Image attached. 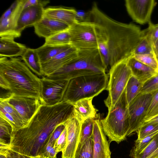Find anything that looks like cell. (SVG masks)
I'll return each instance as SVG.
<instances>
[{"label":"cell","instance_id":"36","mask_svg":"<svg viewBox=\"0 0 158 158\" xmlns=\"http://www.w3.org/2000/svg\"><path fill=\"white\" fill-rule=\"evenodd\" d=\"M0 110L7 113L16 119L18 121L25 124L27 127L28 125L25 123L15 109L6 101L0 100Z\"/></svg>","mask_w":158,"mask_h":158},{"label":"cell","instance_id":"48","mask_svg":"<svg viewBox=\"0 0 158 158\" xmlns=\"http://www.w3.org/2000/svg\"><path fill=\"white\" fill-rule=\"evenodd\" d=\"M145 122L151 123H158V115L149 120Z\"/></svg>","mask_w":158,"mask_h":158},{"label":"cell","instance_id":"27","mask_svg":"<svg viewBox=\"0 0 158 158\" xmlns=\"http://www.w3.org/2000/svg\"><path fill=\"white\" fill-rule=\"evenodd\" d=\"M71 37L69 28L45 39L44 44L53 45H71Z\"/></svg>","mask_w":158,"mask_h":158},{"label":"cell","instance_id":"9","mask_svg":"<svg viewBox=\"0 0 158 158\" xmlns=\"http://www.w3.org/2000/svg\"><path fill=\"white\" fill-rule=\"evenodd\" d=\"M152 98V93H140L128 105L130 125L127 136L136 131L144 122Z\"/></svg>","mask_w":158,"mask_h":158},{"label":"cell","instance_id":"28","mask_svg":"<svg viewBox=\"0 0 158 158\" xmlns=\"http://www.w3.org/2000/svg\"><path fill=\"white\" fill-rule=\"evenodd\" d=\"M136 46L133 53V56L145 54H154L153 48V43L149 37L144 33Z\"/></svg>","mask_w":158,"mask_h":158},{"label":"cell","instance_id":"37","mask_svg":"<svg viewBox=\"0 0 158 158\" xmlns=\"http://www.w3.org/2000/svg\"><path fill=\"white\" fill-rule=\"evenodd\" d=\"M158 89V74L145 82L140 93H151Z\"/></svg>","mask_w":158,"mask_h":158},{"label":"cell","instance_id":"45","mask_svg":"<svg viewBox=\"0 0 158 158\" xmlns=\"http://www.w3.org/2000/svg\"><path fill=\"white\" fill-rule=\"evenodd\" d=\"M153 52L158 61V39L152 44Z\"/></svg>","mask_w":158,"mask_h":158},{"label":"cell","instance_id":"13","mask_svg":"<svg viewBox=\"0 0 158 158\" xmlns=\"http://www.w3.org/2000/svg\"><path fill=\"white\" fill-rule=\"evenodd\" d=\"M82 123L74 115L66 122V143L62 152L61 158H74L79 142Z\"/></svg>","mask_w":158,"mask_h":158},{"label":"cell","instance_id":"43","mask_svg":"<svg viewBox=\"0 0 158 158\" xmlns=\"http://www.w3.org/2000/svg\"><path fill=\"white\" fill-rule=\"evenodd\" d=\"M20 0H17L15 1L2 15L0 19H5L12 14L16 9L19 5Z\"/></svg>","mask_w":158,"mask_h":158},{"label":"cell","instance_id":"34","mask_svg":"<svg viewBox=\"0 0 158 158\" xmlns=\"http://www.w3.org/2000/svg\"><path fill=\"white\" fill-rule=\"evenodd\" d=\"M133 56L138 60L158 72V61L154 54L136 55Z\"/></svg>","mask_w":158,"mask_h":158},{"label":"cell","instance_id":"1","mask_svg":"<svg viewBox=\"0 0 158 158\" xmlns=\"http://www.w3.org/2000/svg\"><path fill=\"white\" fill-rule=\"evenodd\" d=\"M74 115L73 105L67 102L42 105L27 127L12 131L10 148L29 157L44 156L55 128L66 123Z\"/></svg>","mask_w":158,"mask_h":158},{"label":"cell","instance_id":"22","mask_svg":"<svg viewBox=\"0 0 158 158\" xmlns=\"http://www.w3.org/2000/svg\"><path fill=\"white\" fill-rule=\"evenodd\" d=\"M93 98L81 99L73 104L75 117L80 122L89 118H95L97 110L92 103Z\"/></svg>","mask_w":158,"mask_h":158},{"label":"cell","instance_id":"6","mask_svg":"<svg viewBox=\"0 0 158 158\" xmlns=\"http://www.w3.org/2000/svg\"><path fill=\"white\" fill-rule=\"evenodd\" d=\"M109 76L106 73L85 75L69 81L63 101L73 105L84 98H93L106 90Z\"/></svg>","mask_w":158,"mask_h":158},{"label":"cell","instance_id":"8","mask_svg":"<svg viewBox=\"0 0 158 158\" xmlns=\"http://www.w3.org/2000/svg\"><path fill=\"white\" fill-rule=\"evenodd\" d=\"M71 44L78 51L98 48V34L92 22H77L69 27Z\"/></svg>","mask_w":158,"mask_h":158},{"label":"cell","instance_id":"49","mask_svg":"<svg viewBox=\"0 0 158 158\" xmlns=\"http://www.w3.org/2000/svg\"><path fill=\"white\" fill-rule=\"evenodd\" d=\"M30 158H50L48 157L45 156H34L30 157Z\"/></svg>","mask_w":158,"mask_h":158},{"label":"cell","instance_id":"21","mask_svg":"<svg viewBox=\"0 0 158 158\" xmlns=\"http://www.w3.org/2000/svg\"><path fill=\"white\" fill-rule=\"evenodd\" d=\"M24 0H20L15 10L7 17L0 19V37H7L15 38L19 37L15 29L19 15L23 9Z\"/></svg>","mask_w":158,"mask_h":158},{"label":"cell","instance_id":"3","mask_svg":"<svg viewBox=\"0 0 158 158\" xmlns=\"http://www.w3.org/2000/svg\"><path fill=\"white\" fill-rule=\"evenodd\" d=\"M22 60L21 57H0V76L8 84L12 95L40 99L41 79Z\"/></svg>","mask_w":158,"mask_h":158},{"label":"cell","instance_id":"2","mask_svg":"<svg viewBox=\"0 0 158 158\" xmlns=\"http://www.w3.org/2000/svg\"><path fill=\"white\" fill-rule=\"evenodd\" d=\"M89 12L90 21L94 24L98 40L105 41L108 46L110 69L117 63L132 56L143 35V30L133 23L112 19L100 10L95 2Z\"/></svg>","mask_w":158,"mask_h":158},{"label":"cell","instance_id":"16","mask_svg":"<svg viewBox=\"0 0 158 158\" xmlns=\"http://www.w3.org/2000/svg\"><path fill=\"white\" fill-rule=\"evenodd\" d=\"M35 33L45 39L69 29L67 24L61 21L48 18L44 15L34 26Z\"/></svg>","mask_w":158,"mask_h":158},{"label":"cell","instance_id":"5","mask_svg":"<svg viewBox=\"0 0 158 158\" xmlns=\"http://www.w3.org/2000/svg\"><path fill=\"white\" fill-rule=\"evenodd\" d=\"M128 106L125 89L114 106L108 109L106 117L100 120L110 143L114 141L118 144L126 139L130 125Z\"/></svg>","mask_w":158,"mask_h":158},{"label":"cell","instance_id":"42","mask_svg":"<svg viewBox=\"0 0 158 158\" xmlns=\"http://www.w3.org/2000/svg\"><path fill=\"white\" fill-rule=\"evenodd\" d=\"M49 2V1L39 0H24L23 9L32 6L41 5L45 6Z\"/></svg>","mask_w":158,"mask_h":158},{"label":"cell","instance_id":"38","mask_svg":"<svg viewBox=\"0 0 158 158\" xmlns=\"http://www.w3.org/2000/svg\"><path fill=\"white\" fill-rule=\"evenodd\" d=\"M149 37L152 43L158 39V24H154L151 23H148V27L143 30Z\"/></svg>","mask_w":158,"mask_h":158},{"label":"cell","instance_id":"12","mask_svg":"<svg viewBox=\"0 0 158 158\" xmlns=\"http://www.w3.org/2000/svg\"><path fill=\"white\" fill-rule=\"evenodd\" d=\"M17 110L22 118L28 125L29 122L43 105L40 99L31 97L11 95L4 99Z\"/></svg>","mask_w":158,"mask_h":158},{"label":"cell","instance_id":"23","mask_svg":"<svg viewBox=\"0 0 158 158\" xmlns=\"http://www.w3.org/2000/svg\"><path fill=\"white\" fill-rule=\"evenodd\" d=\"M72 46L71 45H53L44 44L36 49L41 64H42L50 60Z\"/></svg>","mask_w":158,"mask_h":158},{"label":"cell","instance_id":"47","mask_svg":"<svg viewBox=\"0 0 158 158\" xmlns=\"http://www.w3.org/2000/svg\"><path fill=\"white\" fill-rule=\"evenodd\" d=\"M147 158H158V148Z\"/></svg>","mask_w":158,"mask_h":158},{"label":"cell","instance_id":"24","mask_svg":"<svg viewBox=\"0 0 158 158\" xmlns=\"http://www.w3.org/2000/svg\"><path fill=\"white\" fill-rule=\"evenodd\" d=\"M21 57L28 67L36 75L41 77L44 76L42 71L41 64L36 49L27 48Z\"/></svg>","mask_w":158,"mask_h":158},{"label":"cell","instance_id":"26","mask_svg":"<svg viewBox=\"0 0 158 158\" xmlns=\"http://www.w3.org/2000/svg\"><path fill=\"white\" fill-rule=\"evenodd\" d=\"M143 84L132 75L129 79L125 88L126 99L128 105L141 92Z\"/></svg>","mask_w":158,"mask_h":158},{"label":"cell","instance_id":"10","mask_svg":"<svg viewBox=\"0 0 158 158\" xmlns=\"http://www.w3.org/2000/svg\"><path fill=\"white\" fill-rule=\"evenodd\" d=\"M41 79L40 101L42 105L53 106L63 101L69 81L53 80L45 76Z\"/></svg>","mask_w":158,"mask_h":158},{"label":"cell","instance_id":"39","mask_svg":"<svg viewBox=\"0 0 158 158\" xmlns=\"http://www.w3.org/2000/svg\"><path fill=\"white\" fill-rule=\"evenodd\" d=\"M66 138L67 129L65 127L54 145L58 153L62 152L64 149L66 143Z\"/></svg>","mask_w":158,"mask_h":158},{"label":"cell","instance_id":"35","mask_svg":"<svg viewBox=\"0 0 158 158\" xmlns=\"http://www.w3.org/2000/svg\"><path fill=\"white\" fill-rule=\"evenodd\" d=\"M98 45V48L102 56L106 70L108 69L110 70V54L107 44L105 41L99 40Z\"/></svg>","mask_w":158,"mask_h":158},{"label":"cell","instance_id":"7","mask_svg":"<svg viewBox=\"0 0 158 158\" xmlns=\"http://www.w3.org/2000/svg\"><path fill=\"white\" fill-rule=\"evenodd\" d=\"M127 60L117 63L109 71L110 77L106 89L108 91V95L104 101L108 109L114 106L118 101L132 75Z\"/></svg>","mask_w":158,"mask_h":158},{"label":"cell","instance_id":"11","mask_svg":"<svg viewBox=\"0 0 158 158\" xmlns=\"http://www.w3.org/2000/svg\"><path fill=\"white\" fill-rule=\"evenodd\" d=\"M157 3L154 0H126L127 11L134 21L144 24L151 22L152 12Z\"/></svg>","mask_w":158,"mask_h":158},{"label":"cell","instance_id":"31","mask_svg":"<svg viewBox=\"0 0 158 158\" xmlns=\"http://www.w3.org/2000/svg\"><path fill=\"white\" fill-rule=\"evenodd\" d=\"M152 93V98L144 122L158 115V89Z\"/></svg>","mask_w":158,"mask_h":158},{"label":"cell","instance_id":"46","mask_svg":"<svg viewBox=\"0 0 158 158\" xmlns=\"http://www.w3.org/2000/svg\"><path fill=\"white\" fill-rule=\"evenodd\" d=\"M57 153L56 149L53 146L49 151L48 156L50 158H57L56 155Z\"/></svg>","mask_w":158,"mask_h":158},{"label":"cell","instance_id":"19","mask_svg":"<svg viewBox=\"0 0 158 158\" xmlns=\"http://www.w3.org/2000/svg\"><path fill=\"white\" fill-rule=\"evenodd\" d=\"M76 11L75 9L72 8L50 7L44 8L43 15L61 21L70 27L77 22L76 18Z\"/></svg>","mask_w":158,"mask_h":158},{"label":"cell","instance_id":"30","mask_svg":"<svg viewBox=\"0 0 158 158\" xmlns=\"http://www.w3.org/2000/svg\"><path fill=\"white\" fill-rule=\"evenodd\" d=\"M158 131V123L144 122L137 130V139H143L145 137Z\"/></svg>","mask_w":158,"mask_h":158},{"label":"cell","instance_id":"32","mask_svg":"<svg viewBox=\"0 0 158 158\" xmlns=\"http://www.w3.org/2000/svg\"><path fill=\"white\" fill-rule=\"evenodd\" d=\"M94 143L92 136L83 145L79 153L74 158H93Z\"/></svg>","mask_w":158,"mask_h":158},{"label":"cell","instance_id":"17","mask_svg":"<svg viewBox=\"0 0 158 158\" xmlns=\"http://www.w3.org/2000/svg\"><path fill=\"white\" fill-rule=\"evenodd\" d=\"M78 55V51L72 46L49 61L41 64L42 71L44 76L47 77L52 73L77 57Z\"/></svg>","mask_w":158,"mask_h":158},{"label":"cell","instance_id":"18","mask_svg":"<svg viewBox=\"0 0 158 158\" xmlns=\"http://www.w3.org/2000/svg\"><path fill=\"white\" fill-rule=\"evenodd\" d=\"M127 63L132 75L143 84L158 74L155 70L138 60L133 56L127 60Z\"/></svg>","mask_w":158,"mask_h":158},{"label":"cell","instance_id":"44","mask_svg":"<svg viewBox=\"0 0 158 158\" xmlns=\"http://www.w3.org/2000/svg\"><path fill=\"white\" fill-rule=\"evenodd\" d=\"M0 153L5 154L7 158H30V157L23 155L10 149H8L6 152Z\"/></svg>","mask_w":158,"mask_h":158},{"label":"cell","instance_id":"33","mask_svg":"<svg viewBox=\"0 0 158 158\" xmlns=\"http://www.w3.org/2000/svg\"><path fill=\"white\" fill-rule=\"evenodd\" d=\"M158 148V133L148 145L140 153L132 158H147Z\"/></svg>","mask_w":158,"mask_h":158},{"label":"cell","instance_id":"29","mask_svg":"<svg viewBox=\"0 0 158 158\" xmlns=\"http://www.w3.org/2000/svg\"><path fill=\"white\" fill-rule=\"evenodd\" d=\"M12 131L11 125L4 119L0 117V145L10 148Z\"/></svg>","mask_w":158,"mask_h":158},{"label":"cell","instance_id":"4","mask_svg":"<svg viewBox=\"0 0 158 158\" xmlns=\"http://www.w3.org/2000/svg\"><path fill=\"white\" fill-rule=\"evenodd\" d=\"M78 51L77 57L46 77L53 80L69 81L80 76L106 73L98 48Z\"/></svg>","mask_w":158,"mask_h":158},{"label":"cell","instance_id":"50","mask_svg":"<svg viewBox=\"0 0 158 158\" xmlns=\"http://www.w3.org/2000/svg\"><path fill=\"white\" fill-rule=\"evenodd\" d=\"M0 158H7V157L5 154L0 153Z\"/></svg>","mask_w":158,"mask_h":158},{"label":"cell","instance_id":"25","mask_svg":"<svg viewBox=\"0 0 158 158\" xmlns=\"http://www.w3.org/2000/svg\"><path fill=\"white\" fill-rule=\"evenodd\" d=\"M95 118H87L82 123L79 142L75 152L74 158L79 153L84 143L92 136Z\"/></svg>","mask_w":158,"mask_h":158},{"label":"cell","instance_id":"41","mask_svg":"<svg viewBox=\"0 0 158 158\" xmlns=\"http://www.w3.org/2000/svg\"><path fill=\"white\" fill-rule=\"evenodd\" d=\"M76 18L77 22H90L89 11L86 12L81 10H77Z\"/></svg>","mask_w":158,"mask_h":158},{"label":"cell","instance_id":"20","mask_svg":"<svg viewBox=\"0 0 158 158\" xmlns=\"http://www.w3.org/2000/svg\"><path fill=\"white\" fill-rule=\"evenodd\" d=\"M14 39L0 37V57L11 58L23 55L27 48L25 45L15 42Z\"/></svg>","mask_w":158,"mask_h":158},{"label":"cell","instance_id":"40","mask_svg":"<svg viewBox=\"0 0 158 158\" xmlns=\"http://www.w3.org/2000/svg\"><path fill=\"white\" fill-rule=\"evenodd\" d=\"M66 122L57 126L52 133L48 142L51 143L53 145L65 128Z\"/></svg>","mask_w":158,"mask_h":158},{"label":"cell","instance_id":"14","mask_svg":"<svg viewBox=\"0 0 158 158\" xmlns=\"http://www.w3.org/2000/svg\"><path fill=\"white\" fill-rule=\"evenodd\" d=\"M97 115L94 123L92 138L94 143L93 158H111L110 144Z\"/></svg>","mask_w":158,"mask_h":158},{"label":"cell","instance_id":"15","mask_svg":"<svg viewBox=\"0 0 158 158\" xmlns=\"http://www.w3.org/2000/svg\"><path fill=\"white\" fill-rule=\"evenodd\" d=\"M44 7L39 5L23 9L18 17L15 29L19 37L24 29L33 26L41 19L43 15Z\"/></svg>","mask_w":158,"mask_h":158}]
</instances>
